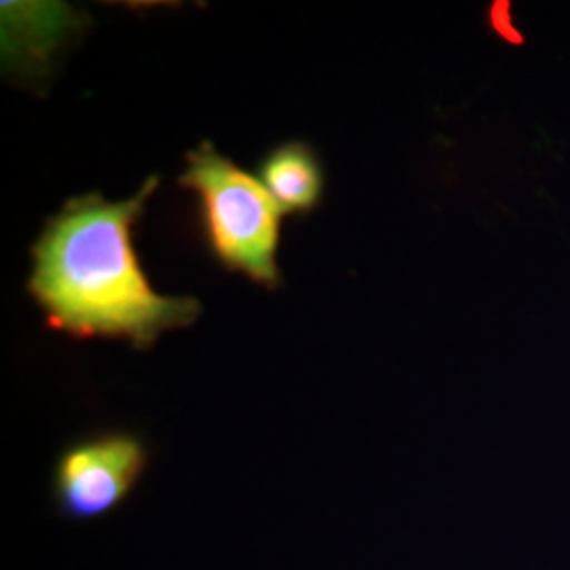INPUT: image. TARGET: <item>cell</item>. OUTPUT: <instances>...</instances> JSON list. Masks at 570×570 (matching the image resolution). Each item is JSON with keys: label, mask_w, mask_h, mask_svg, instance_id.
Masks as SVG:
<instances>
[{"label": "cell", "mask_w": 570, "mask_h": 570, "mask_svg": "<svg viewBox=\"0 0 570 570\" xmlns=\"http://www.w3.org/2000/svg\"><path fill=\"white\" fill-rule=\"evenodd\" d=\"M157 186L153 176L117 204L98 193L75 197L47 220L32 247L28 292L53 330L75 338H127L148 348L167 330L199 317V301L150 287L134 249L131 228Z\"/></svg>", "instance_id": "obj_1"}, {"label": "cell", "mask_w": 570, "mask_h": 570, "mask_svg": "<svg viewBox=\"0 0 570 570\" xmlns=\"http://www.w3.org/2000/svg\"><path fill=\"white\" fill-rule=\"evenodd\" d=\"M180 186L202 202L205 239L214 258L228 271H239L254 284L279 287L277 247L284 209L265 184L204 142L186 155Z\"/></svg>", "instance_id": "obj_2"}, {"label": "cell", "mask_w": 570, "mask_h": 570, "mask_svg": "<svg viewBox=\"0 0 570 570\" xmlns=\"http://www.w3.org/2000/svg\"><path fill=\"white\" fill-rule=\"evenodd\" d=\"M148 452L125 431L91 435L63 450L53 473L61 518L85 522L117 510L142 478Z\"/></svg>", "instance_id": "obj_3"}, {"label": "cell", "mask_w": 570, "mask_h": 570, "mask_svg": "<svg viewBox=\"0 0 570 570\" xmlns=\"http://www.w3.org/2000/svg\"><path fill=\"white\" fill-rule=\"evenodd\" d=\"M261 183L284 214H311L322 202L324 171L308 144L285 142L263 159Z\"/></svg>", "instance_id": "obj_4"}]
</instances>
